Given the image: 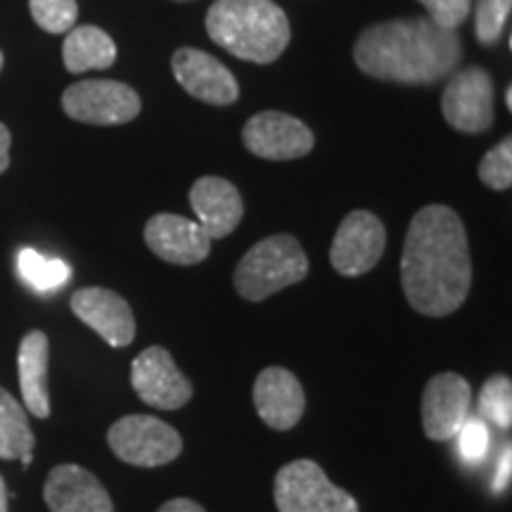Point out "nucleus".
<instances>
[{
	"mask_svg": "<svg viewBox=\"0 0 512 512\" xmlns=\"http://www.w3.org/2000/svg\"><path fill=\"white\" fill-rule=\"evenodd\" d=\"M309 275V256L294 235L280 233L264 238L242 256L233 273L235 292L247 302L259 304L302 283Z\"/></svg>",
	"mask_w": 512,
	"mask_h": 512,
	"instance_id": "obj_4",
	"label": "nucleus"
},
{
	"mask_svg": "<svg viewBox=\"0 0 512 512\" xmlns=\"http://www.w3.org/2000/svg\"><path fill=\"white\" fill-rule=\"evenodd\" d=\"M62 110L81 124L119 126L138 117L140 98L121 81L86 79L62 93Z\"/></svg>",
	"mask_w": 512,
	"mask_h": 512,
	"instance_id": "obj_7",
	"label": "nucleus"
},
{
	"mask_svg": "<svg viewBox=\"0 0 512 512\" xmlns=\"http://www.w3.org/2000/svg\"><path fill=\"white\" fill-rule=\"evenodd\" d=\"M10 143H12V136L8 126L0 124V174H5V169L10 166Z\"/></svg>",
	"mask_w": 512,
	"mask_h": 512,
	"instance_id": "obj_31",
	"label": "nucleus"
},
{
	"mask_svg": "<svg viewBox=\"0 0 512 512\" xmlns=\"http://www.w3.org/2000/svg\"><path fill=\"white\" fill-rule=\"evenodd\" d=\"M252 399L259 418L275 432L292 430L304 418V387L287 368L271 366L261 370L254 380Z\"/></svg>",
	"mask_w": 512,
	"mask_h": 512,
	"instance_id": "obj_15",
	"label": "nucleus"
},
{
	"mask_svg": "<svg viewBox=\"0 0 512 512\" xmlns=\"http://www.w3.org/2000/svg\"><path fill=\"white\" fill-rule=\"evenodd\" d=\"M0 512H8V486L3 475H0Z\"/></svg>",
	"mask_w": 512,
	"mask_h": 512,
	"instance_id": "obj_32",
	"label": "nucleus"
},
{
	"mask_svg": "<svg viewBox=\"0 0 512 512\" xmlns=\"http://www.w3.org/2000/svg\"><path fill=\"white\" fill-rule=\"evenodd\" d=\"M48 356L50 342L41 330H31L19 342L17 370L19 389L27 411L34 418H50V394H48Z\"/></svg>",
	"mask_w": 512,
	"mask_h": 512,
	"instance_id": "obj_19",
	"label": "nucleus"
},
{
	"mask_svg": "<svg viewBox=\"0 0 512 512\" xmlns=\"http://www.w3.org/2000/svg\"><path fill=\"white\" fill-rule=\"evenodd\" d=\"M401 287L411 309L422 316L444 318L465 304L472 261L458 211L427 204L413 216L401 252Z\"/></svg>",
	"mask_w": 512,
	"mask_h": 512,
	"instance_id": "obj_1",
	"label": "nucleus"
},
{
	"mask_svg": "<svg viewBox=\"0 0 512 512\" xmlns=\"http://www.w3.org/2000/svg\"><path fill=\"white\" fill-rule=\"evenodd\" d=\"M354 60L373 79L430 86L456 72L463 43L456 31L437 27L430 17L389 19L358 36Z\"/></svg>",
	"mask_w": 512,
	"mask_h": 512,
	"instance_id": "obj_2",
	"label": "nucleus"
},
{
	"mask_svg": "<svg viewBox=\"0 0 512 512\" xmlns=\"http://www.w3.org/2000/svg\"><path fill=\"white\" fill-rule=\"evenodd\" d=\"M17 268L19 275H22L27 283L38 292L57 290V287L64 285L72 275V268H69L60 259H48V256L38 254L36 249H22L17 256Z\"/></svg>",
	"mask_w": 512,
	"mask_h": 512,
	"instance_id": "obj_22",
	"label": "nucleus"
},
{
	"mask_svg": "<svg viewBox=\"0 0 512 512\" xmlns=\"http://www.w3.org/2000/svg\"><path fill=\"white\" fill-rule=\"evenodd\" d=\"M145 242L166 264L195 266L211 254V240L200 223L178 214H157L147 221Z\"/></svg>",
	"mask_w": 512,
	"mask_h": 512,
	"instance_id": "obj_16",
	"label": "nucleus"
},
{
	"mask_svg": "<svg viewBox=\"0 0 512 512\" xmlns=\"http://www.w3.org/2000/svg\"><path fill=\"white\" fill-rule=\"evenodd\" d=\"M458 437V446H460V456L467 465H479L484 463L486 453H489V430L482 420H465V425L460 427Z\"/></svg>",
	"mask_w": 512,
	"mask_h": 512,
	"instance_id": "obj_28",
	"label": "nucleus"
},
{
	"mask_svg": "<svg viewBox=\"0 0 512 512\" xmlns=\"http://www.w3.org/2000/svg\"><path fill=\"white\" fill-rule=\"evenodd\" d=\"M418 3L427 10V15L437 27L448 31H458V27H463L472 8V0H418Z\"/></svg>",
	"mask_w": 512,
	"mask_h": 512,
	"instance_id": "obj_27",
	"label": "nucleus"
},
{
	"mask_svg": "<svg viewBox=\"0 0 512 512\" xmlns=\"http://www.w3.org/2000/svg\"><path fill=\"white\" fill-rule=\"evenodd\" d=\"M384 247H387V230L380 216L356 209L339 223L330 247V264L344 278H358L380 264Z\"/></svg>",
	"mask_w": 512,
	"mask_h": 512,
	"instance_id": "obj_8",
	"label": "nucleus"
},
{
	"mask_svg": "<svg viewBox=\"0 0 512 512\" xmlns=\"http://www.w3.org/2000/svg\"><path fill=\"white\" fill-rule=\"evenodd\" d=\"M74 316L105 339L114 349L128 347L136 339V316L117 292L107 287H83L69 299Z\"/></svg>",
	"mask_w": 512,
	"mask_h": 512,
	"instance_id": "obj_14",
	"label": "nucleus"
},
{
	"mask_svg": "<svg viewBox=\"0 0 512 512\" xmlns=\"http://www.w3.org/2000/svg\"><path fill=\"white\" fill-rule=\"evenodd\" d=\"M505 107H508V110H512V88L510 86L505 88Z\"/></svg>",
	"mask_w": 512,
	"mask_h": 512,
	"instance_id": "obj_34",
	"label": "nucleus"
},
{
	"mask_svg": "<svg viewBox=\"0 0 512 512\" xmlns=\"http://www.w3.org/2000/svg\"><path fill=\"white\" fill-rule=\"evenodd\" d=\"M131 387L140 401L159 411H181L195 394L192 382L164 347H147L133 358Z\"/></svg>",
	"mask_w": 512,
	"mask_h": 512,
	"instance_id": "obj_9",
	"label": "nucleus"
},
{
	"mask_svg": "<svg viewBox=\"0 0 512 512\" xmlns=\"http://www.w3.org/2000/svg\"><path fill=\"white\" fill-rule=\"evenodd\" d=\"M470 382L458 373H437L422 392V432L432 441H448L470 415Z\"/></svg>",
	"mask_w": 512,
	"mask_h": 512,
	"instance_id": "obj_12",
	"label": "nucleus"
},
{
	"mask_svg": "<svg viewBox=\"0 0 512 512\" xmlns=\"http://www.w3.org/2000/svg\"><path fill=\"white\" fill-rule=\"evenodd\" d=\"M441 114L460 133H484L494 126V81L486 69L467 67L448 79Z\"/></svg>",
	"mask_w": 512,
	"mask_h": 512,
	"instance_id": "obj_10",
	"label": "nucleus"
},
{
	"mask_svg": "<svg viewBox=\"0 0 512 512\" xmlns=\"http://www.w3.org/2000/svg\"><path fill=\"white\" fill-rule=\"evenodd\" d=\"M50 512H114L107 489L86 467L64 463L50 470L43 486Z\"/></svg>",
	"mask_w": 512,
	"mask_h": 512,
	"instance_id": "obj_17",
	"label": "nucleus"
},
{
	"mask_svg": "<svg viewBox=\"0 0 512 512\" xmlns=\"http://www.w3.org/2000/svg\"><path fill=\"white\" fill-rule=\"evenodd\" d=\"M157 512H207L200 503L192 501V498H171L166 501Z\"/></svg>",
	"mask_w": 512,
	"mask_h": 512,
	"instance_id": "obj_30",
	"label": "nucleus"
},
{
	"mask_svg": "<svg viewBox=\"0 0 512 512\" xmlns=\"http://www.w3.org/2000/svg\"><path fill=\"white\" fill-rule=\"evenodd\" d=\"M62 60L67 72L83 74L91 69H110L117 62V43L107 31H102L93 24H83L67 31L62 46Z\"/></svg>",
	"mask_w": 512,
	"mask_h": 512,
	"instance_id": "obj_20",
	"label": "nucleus"
},
{
	"mask_svg": "<svg viewBox=\"0 0 512 512\" xmlns=\"http://www.w3.org/2000/svg\"><path fill=\"white\" fill-rule=\"evenodd\" d=\"M176 81L192 98L207 102V105L226 107L233 105L240 95L238 79L233 72L216 60L214 55L197 48H181L171 57Z\"/></svg>",
	"mask_w": 512,
	"mask_h": 512,
	"instance_id": "obj_13",
	"label": "nucleus"
},
{
	"mask_svg": "<svg viewBox=\"0 0 512 512\" xmlns=\"http://www.w3.org/2000/svg\"><path fill=\"white\" fill-rule=\"evenodd\" d=\"M207 34L240 60L271 64L290 46V19L273 0H216L207 12Z\"/></svg>",
	"mask_w": 512,
	"mask_h": 512,
	"instance_id": "obj_3",
	"label": "nucleus"
},
{
	"mask_svg": "<svg viewBox=\"0 0 512 512\" xmlns=\"http://www.w3.org/2000/svg\"><path fill=\"white\" fill-rule=\"evenodd\" d=\"M0 69H3V53H0Z\"/></svg>",
	"mask_w": 512,
	"mask_h": 512,
	"instance_id": "obj_35",
	"label": "nucleus"
},
{
	"mask_svg": "<svg viewBox=\"0 0 512 512\" xmlns=\"http://www.w3.org/2000/svg\"><path fill=\"white\" fill-rule=\"evenodd\" d=\"M479 181L491 190H510L512 185V138L505 136L494 150H489L479 162Z\"/></svg>",
	"mask_w": 512,
	"mask_h": 512,
	"instance_id": "obj_25",
	"label": "nucleus"
},
{
	"mask_svg": "<svg viewBox=\"0 0 512 512\" xmlns=\"http://www.w3.org/2000/svg\"><path fill=\"white\" fill-rule=\"evenodd\" d=\"M29 10L34 22L48 34H67L79 19L76 0H29Z\"/></svg>",
	"mask_w": 512,
	"mask_h": 512,
	"instance_id": "obj_24",
	"label": "nucleus"
},
{
	"mask_svg": "<svg viewBox=\"0 0 512 512\" xmlns=\"http://www.w3.org/2000/svg\"><path fill=\"white\" fill-rule=\"evenodd\" d=\"M107 444L121 463L133 467H162L183 451L176 427L155 415H124L107 432Z\"/></svg>",
	"mask_w": 512,
	"mask_h": 512,
	"instance_id": "obj_6",
	"label": "nucleus"
},
{
	"mask_svg": "<svg viewBox=\"0 0 512 512\" xmlns=\"http://www.w3.org/2000/svg\"><path fill=\"white\" fill-rule=\"evenodd\" d=\"M273 501L278 512H358L356 498L332 484L311 458L280 467L273 482Z\"/></svg>",
	"mask_w": 512,
	"mask_h": 512,
	"instance_id": "obj_5",
	"label": "nucleus"
},
{
	"mask_svg": "<svg viewBox=\"0 0 512 512\" xmlns=\"http://www.w3.org/2000/svg\"><path fill=\"white\" fill-rule=\"evenodd\" d=\"M479 413L501 430L512 425V382L508 375H491L479 392Z\"/></svg>",
	"mask_w": 512,
	"mask_h": 512,
	"instance_id": "obj_23",
	"label": "nucleus"
},
{
	"mask_svg": "<svg viewBox=\"0 0 512 512\" xmlns=\"http://www.w3.org/2000/svg\"><path fill=\"white\" fill-rule=\"evenodd\" d=\"M19 460H22V465H24V467H29L31 463H34V453H31V451H29V453H24V456L19 458Z\"/></svg>",
	"mask_w": 512,
	"mask_h": 512,
	"instance_id": "obj_33",
	"label": "nucleus"
},
{
	"mask_svg": "<svg viewBox=\"0 0 512 512\" xmlns=\"http://www.w3.org/2000/svg\"><path fill=\"white\" fill-rule=\"evenodd\" d=\"M36 437L24 406L0 387V460L22 458L34 451Z\"/></svg>",
	"mask_w": 512,
	"mask_h": 512,
	"instance_id": "obj_21",
	"label": "nucleus"
},
{
	"mask_svg": "<svg viewBox=\"0 0 512 512\" xmlns=\"http://www.w3.org/2000/svg\"><path fill=\"white\" fill-rule=\"evenodd\" d=\"M190 207L211 240L228 238L245 216L240 190L219 176H202L192 183Z\"/></svg>",
	"mask_w": 512,
	"mask_h": 512,
	"instance_id": "obj_18",
	"label": "nucleus"
},
{
	"mask_svg": "<svg viewBox=\"0 0 512 512\" xmlns=\"http://www.w3.org/2000/svg\"><path fill=\"white\" fill-rule=\"evenodd\" d=\"M510 465H512V448L508 444L503 448L501 460H498V470H496V479H494L496 494H503V491L510 486Z\"/></svg>",
	"mask_w": 512,
	"mask_h": 512,
	"instance_id": "obj_29",
	"label": "nucleus"
},
{
	"mask_svg": "<svg viewBox=\"0 0 512 512\" xmlns=\"http://www.w3.org/2000/svg\"><path fill=\"white\" fill-rule=\"evenodd\" d=\"M242 143L254 157L287 162L306 157L316 145V136L302 119L285 112H259L242 128Z\"/></svg>",
	"mask_w": 512,
	"mask_h": 512,
	"instance_id": "obj_11",
	"label": "nucleus"
},
{
	"mask_svg": "<svg viewBox=\"0 0 512 512\" xmlns=\"http://www.w3.org/2000/svg\"><path fill=\"white\" fill-rule=\"evenodd\" d=\"M512 0H477L475 31L482 46H494L501 41L503 29L508 27Z\"/></svg>",
	"mask_w": 512,
	"mask_h": 512,
	"instance_id": "obj_26",
	"label": "nucleus"
}]
</instances>
